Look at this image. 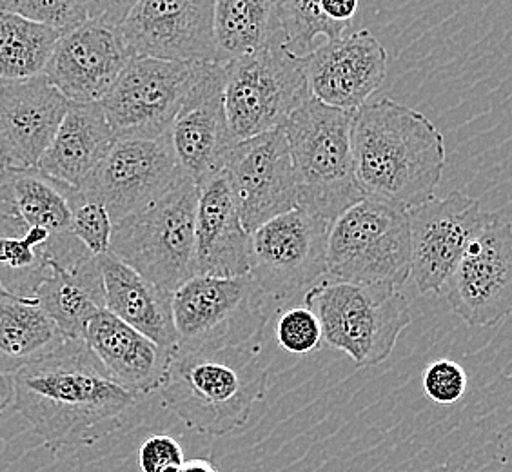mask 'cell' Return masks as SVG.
I'll list each match as a JSON object with an SVG mask.
<instances>
[{
  "mask_svg": "<svg viewBox=\"0 0 512 472\" xmlns=\"http://www.w3.org/2000/svg\"><path fill=\"white\" fill-rule=\"evenodd\" d=\"M15 409L51 451L88 447L117 433L137 404L84 340H66L53 353L13 373Z\"/></svg>",
  "mask_w": 512,
  "mask_h": 472,
  "instance_id": "6da1fadb",
  "label": "cell"
},
{
  "mask_svg": "<svg viewBox=\"0 0 512 472\" xmlns=\"http://www.w3.org/2000/svg\"><path fill=\"white\" fill-rule=\"evenodd\" d=\"M353 160L364 198L411 211L436 197L444 177V135L424 113L373 100L353 117Z\"/></svg>",
  "mask_w": 512,
  "mask_h": 472,
  "instance_id": "7a4b0ae2",
  "label": "cell"
},
{
  "mask_svg": "<svg viewBox=\"0 0 512 472\" xmlns=\"http://www.w3.org/2000/svg\"><path fill=\"white\" fill-rule=\"evenodd\" d=\"M267 387L269 371L255 342L173 354L158 393L191 431L220 438L246 427Z\"/></svg>",
  "mask_w": 512,
  "mask_h": 472,
  "instance_id": "3957f363",
  "label": "cell"
},
{
  "mask_svg": "<svg viewBox=\"0 0 512 472\" xmlns=\"http://www.w3.org/2000/svg\"><path fill=\"white\" fill-rule=\"evenodd\" d=\"M355 111L311 99L286 122L296 182V207L333 224L345 209L364 200L353 160Z\"/></svg>",
  "mask_w": 512,
  "mask_h": 472,
  "instance_id": "277c9868",
  "label": "cell"
},
{
  "mask_svg": "<svg viewBox=\"0 0 512 472\" xmlns=\"http://www.w3.org/2000/svg\"><path fill=\"white\" fill-rule=\"evenodd\" d=\"M197 204V184L184 175L166 195L113 226L109 253L173 293L197 275Z\"/></svg>",
  "mask_w": 512,
  "mask_h": 472,
  "instance_id": "5b68a950",
  "label": "cell"
},
{
  "mask_svg": "<svg viewBox=\"0 0 512 472\" xmlns=\"http://www.w3.org/2000/svg\"><path fill=\"white\" fill-rule=\"evenodd\" d=\"M304 304L318 316L325 344L347 354L358 369L385 362L413 322L409 302L396 287L324 278L307 291Z\"/></svg>",
  "mask_w": 512,
  "mask_h": 472,
  "instance_id": "8992f818",
  "label": "cell"
},
{
  "mask_svg": "<svg viewBox=\"0 0 512 472\" xmlns=\"http://www.w3.org/2000/svg\"><path fill=\"white\" fill-rule=\"evenodd\" d=\"M266 293L251 275H195L173 291L177 351L260 342L269 320Z\"/></svg>",
  "mask_w": 512,
  "mask_h": 472,
  "instance_id": "52a82bcc",
  "label": "cell"
},
{
  "mask_svg": "<svg viewBox=\"0 0 512 472\" xmlns=\"http://www.w3.org/2000/svg\"><path fill=\"white\" fill-rule=\"evenodd\" d=\"M362 286H404L411 278L407 211L364 198L329 227L327 276Z\"/></svg>",
  "mask_w": 512,
  "mask_h": 472,
  "instance_id": "ba28073f",
  "label": "cell"
},
{
  "mask_svg": "<svg viewBox=\"0 0 512 472\" xmlns=\"http://www.w3.org/2000/svg\"><path fill=\"white\" fill-rule=\"evenodd\" d=\"M224 66L227 122L235 142L284 128L296 109L311 99L304 57L282 44Z\"/></svg>",
  "mask_w": 512,
  "mask_h": 472,
  "instance_id": "9c48e42d",
  "label": "cell"
},
{
  "mask_svg": "<svg viewBox=\"0 0 512 472\" xmlns=\"http://www.w3.org/2000/svg\"><path fill=\"white\" fill-rule=\"evenodd\" d=\"M329 227L296 207L251 233L249 275L269 300L291 302L324 280Z\"/></svg>",
  "mask_w": 512,
  "mask_h": 472,
  "instance_id": "30bf717a",
  "label": "cell"
},
{
  "mask_svg": "<svg viewBox=\"0 0 512 472\" xmlns=\"http://www.w3.org/2000/svg\"><path fill=\"white\" fill-rule=\"evenodd\" d=\"M204 64L153 57H131L128 66L100 100L117 138L168 135Z\"/></svg>",
  "mask_w": 512,
  "mask_h": 472,
  "instance_id": "8fae6325",
  "label": "cell"
},
{
  "mask_svg": "<svg viewBox=\"0 0 512 472\" xmlns=\"http://www.w3.org/2000/svg\"><path fill=\"white\" fill-rule=\"evenodd\" d=\"M447 304L471 327H494L512 316V226L487 213L444 287Z\"/></svg>",
  "mask_w": 512,
  "mask_h": 472,
  "instance_id": "7c38bea8",
  "label": "cell"
},
{
  "mask_svg": "<svg viewBox=\"0 0 512 472\" xmlns=\"http://www.w3.org/2000/svg\"><path fill=\"white\" fill-rule=\"evenodd\" d=\"M182 177L169 133L158 138H115L79 191L104 204L117 224L166 195Z\"/></svg>",
  "mask_w": 512,
  "mask_h": 472,
  "instance_id": "4fadbf2b",
  "label": "cell"
},
{
  "mask_svg": "<svg viewBox=\"0 0 512 472\" xmlns=\"http://www.w3.org/2000/svg\"><path fill=\"white\" fill-rule=\"evenodd\" d=\"M411 226V280L422 295L444 293L463 253L482 229L480 200L460 191L407 211Z\"/></svg>",
  "mask_w": 512,
  "mask_h": 472,
  "instance_id": "5bb4252c",
  "label": "cell"
},
{
  "mask_svg": "<svg viewBox=\"0 0 512 472\" xmlns=\"http://www.w3.org/2000/svg\"><path fill=\"white\" fill-rule=\"evenodd\" d=\"M224 177L249 233L296 209L295 171L284 128L235 142Z\"/></svg>",
  "mask_w": 512,
  "mask_h": 472,
  "instance_id": "9a60e30c",
  "label": "cell"
},
{
  "mask_svg": "<svg viewBox=\"0 0 512 472\" xmlns=\"http://www.w3.org/2000/svg\"><path fill=\"white\" fill-rule=\"evenodd\" d=\"M217 0H138L120 33L133 57L218 64Z\"/></svg>",
  "mask_w": 512,
  "mask_h": 472,
  "instance_id": "2e32d148",
  "label": "cell"
},
{
  "mask_svg": "<svg viewBox=\"0 0 512 472\" xmlns=\"http://www.w3.org/2000/svg\"><path fill=\"white\" fill-rule=\"evenodd\" d=\"M226 66L204 64L169 129L178 166L197 187L224 173L235 140L226 113Z\"/></svg>",
  "mask_w": 512,
  "mask_h": 472,
  "instance_id": "e0dca14e",
  "label": "cell"
},
{
  "mask_svg": "<svg viewBox=\"0 0 512 472\" xmlns=\"http://www.w3.org/2000/svg\"><path fill=\"white\" fill-rule=\"evenodd\" d=\"M131 57L120 28L88 19L62 33L44 77L69 102H100Z\"/></svg>",
  "mask_w": 512,
  "mask_h": 472,
  "instance_id": "ac0fdd59",
  "label": "cell"
},
{
  "mask_svg": "<svg viewBox=\"0 0 512 472\" xmlns=\"http://www.w3.org/2000/svg\"><path fill=\"white\" fill-rule=\"evenodd\" d=\"M304 62L311 97L347 111L367 104L387 75V51L369 30L325 40Z\"/></svg>",
  "mask_w": 512,
  "mask_h": 472,
  "instance_id": "d6986e66",
  "label": "cell"
},
{
  "mask_svg": "<svg viewBox=\"0 0 512 472\" xmlns=\"http://www.w3.org/2000/svg\"><path fill=\"white\" fill-rule=\"evenodd\" d=\"M44 75L0 84V169H35L68 113Z\"/></svg>",
  "mask_w": 512,
  "mask_h": 472,
  "instance_id": "ffe728a7",
  "label": "cell"
},
{
  "mask_svg": "<svg viewBox=\"0 0 512 472\" xmlns=\"http://www.w3.org/2000/svg\"><path fill=\"white\" fill-rule=\"evenodd\" d=\"M251 233L238 213L227 178L222 175L198 187L195 220L197 275H249Z\"/></svg>",
  "mask_w": 512,
  "mask_h": 472,
  "instance_id": "44dd1931",
  "label": "cell"
},
{
  "mask_svg": "<svg viewBox=\"0 0 512 472\" xmlns=\"http://www.w3.org/2000/svg\"><path fill=\"white\" fill-rule=\"evenodd\" d=\"M84 342L111 378L137 396L160 389L175 354L122 322L108 309H100L91 318Z\"/></svg>",
  "mask_w": 512,
  "mask_h": 472,
  "instance_id": "7402d4cb",
  "label": "cell"
},
{
  "mask_svg": "<svg viewBox=\"0 0 512 472\" xmlns=\"http://www.w3.org/2000/svg\"><path fill=\"white\" fill-rule=\"evenodd\" d=\"M115 138L100 102H69L68 113L37 169L79 189L99 168Z\"/></svg>",
  "mask_w": 512,
  "mask_h": 472,
  "instance_id": "603a6c76",
  "label": "cell"
},
{
  "mask_svg": "<svg viewBox=\"0 0 512 472\" xmlns=\"http://www.w3.org/2000/svg\"><path fill=\"white\" fill-rule=\"evenodd\" d=\"M99 264L109 313L175 353L178 340L171 307L173 293L155 286L111 253L100 255Z\"/></svg>",
  "mask_w": 512,
  "mask_h": 472,
  "instance_id": "cb8c5ba5",
  "label": "cell"
},
{
  "mask_svg": "<svg viewBox=\"0 0 512 472\" xmlns=\"http://www.w3.org/2000/svg\"><path fill=\"white\" fill-rule=\"evenodd\" d=\"M35 298L69 340H84L91 318L106 309L99 256H88L77 266L51 264V275L40 284Z\"/></svg>",
  "mask_w": 512,
  "mask_h": 472,
  "instance_id": "d4e9b609",
  "label": "cell"
},
{
  "mask_svg": "<svg viewBox=\"0 0 512 472\" xmlns=\"http://www.w3.org/2000/svg\"><path fill=\"white\" fill-rule=\"evenodd\" d=\"M66 340L37 298H0V367L6 373L48 356Z\"/></svg>",
  "mask_w": 512,
  "mask_h": 472,
  "instance_id": "484cf974",
  "label": "cell"
},
{
  "mask_svg": "<svg viewBox=\"0 0 512 472\" xmlns=\"http://www.w3.org/2000/svg\"><path fill=\"white\" fill-rule=\"evenodd\" d=\"M213 30L218 64L284 46L276 0H217Z\"/></svg>",
  "mask_w": 512,
  "mask_h": 472,
  "instance_id": "4316f807",
  "label": "cell"
},
{
  "mask_svg": "<svg viewBox=\"0 0 512 472\" xmlns=\"http://www.w3.org/2000/svg\"><path fill=\"white\" fill-rule=\"evenodd\" d=\"M64 31L0 11V84L44 75Z\"/></svg>",
  "mask_w": 512,
  "mask_h": 472,
  "instance_id": "83f0119b",
  "label": "cell"
},
{
  "mask_svg": "<svg viewBox=\"0 0 512 472\" xmlns=\"http://www.w3.org/2000/svg\"><path fill=\"white\" fill-rule=\"evenodd\" d=\"M282 42L296 57H307L325 42L340 39L322 15V0H276Z\"/></svg>",
  "mask_w": 512,
  "mask_h": 472,
  "instance_id": "f1b7e54d",
  "label": "cell"
},
{
  "mask_svg": "<svg viewBox=\"0 0 512 472\" xmlns=\"http://www.w3.org/2000/svg\"><path fill=\"white\" fill-rule=\"evenodd\" d=\"M275 338L282 351L295 356L316 353L325 344L322 324L306 304L289 305L278 311Z\"/></svg>",
  "mask_w": 512,
  "mask_h": 472,
  "instance_id": "f546056e",
  "label": "cell"
},
{
  "mask_svg": "<svg viewBox=\"0 0 512 472\" xmlns=\"http://www.w3.org/2000/svg\"><path fill=\"white\" fill-rule=\"evenodd\" d=\"M113 220L109 217L108 209L99 200L82 195L75 189L73 211H71V231L77 236L82 246L93 256L109 253Z\"/></svg>",
  "mask_w": 512,
  "mask_h": 472,
  "instance_id": "4dcf8cb0",
  "label": "cell"
},
{
  "mask_svg": "<svg viewBox=\"0 0 512 472\" xmlns=\"http://www.w3.org/2000/svg\"><path fill=\"white\" fill-rule=\"evenodd\" d=\"M0 11L68 31L88 20L86 0H0Z\"/></svg>",
  "mask_w": 512,
  "mask_h": 472,
  "instance_id": "1f68e13d",
  "label": "cell"
},
{
  "mask_svg": "<svg viewBox=\"0 0 512 472\" xmlns=\"http://www.w3.org/2000/svg\"><path fill=\"white\" fill-rule=\"evenodd\" d=\"M422 384L431 402L438 405H453L460 402L467 391V373L462 365L442 358L427 365Z\"/></svg>",
  "mask_w": 512,
  "mask_h": 472,
  "instance_id": "d6a6232c",
  "label": "cell"
},
{
  "mask_svg": "<svg viewBox=\"0 0 512 472\" xmlns=\"http://www.w3.org/2000/svg\"><path fill=\"white\" fill-rule=\"evenodd\" d=\"M184 462L182 445L168 434H153L138 447L140 472H177Z\"/></svg>",
  "mask_w": 512,
  "mask_h": 472,
  "instance_id": "836d02e7",
  "label": "cell"
},
{
  "mask_svg": "<svg viewBox=\"0 0 512 472\" xmlns=\"http://www.w3.org/2000/svg\"><path fill=\"white\" fill-rule=\"evenodd\" d=\"M137 4L138 0H86L88 19L120 28Z\"/></svg>",
  "mask_w": 512,
  "mask_h": 472,
  "instance_id": "e575fe53",
  "label": "cell"
},
{
  "mask_svg": "<svg viewBox=\"0 0 512 472\" xmlns=\"http://www.w3.org/2000/svg\"><path fill=\"white\" fill-rule=\"evenodd\" d=\"M15 400V385H13V374L6 373L0 367V418L4 411L13 405Z\"/></svg>",
  "mask_w": 512,
  "mask_h": 472,
  "instance_id": "d590c367",
  "label": "cell"
},
{
  "mask_svg": "<svg viewBox=\"0 0 512 472\" xmlns=\"http://www.w3.org/2000/svg\"><path fill=\"white\" fill-rule=\"evenodd\" d=\"M177 472H218V469L209 460L195 458V460H186L182 463Z\"/></svg>",
  "mask_w": 512,
  "mask_h": 472,
  "instance_id": "8d00e7d4",
  "label": "cell"
},
{
  "mask_svg": "<svg viewBox=\"0 0 512 472\" xmlns=\"http://www.w3.org/2000/svg\"><path fill=\"white\" fill-rule=\"evenodd\" d=\"M6 295H11V293H8V291H6V287L2 286V282H0V298Z\"/></svg>",
  "mask_w": 512,
  "mask_h": 472,
  "instance_id": "74e56055",
  "label": "cell"
}]
</instances>
